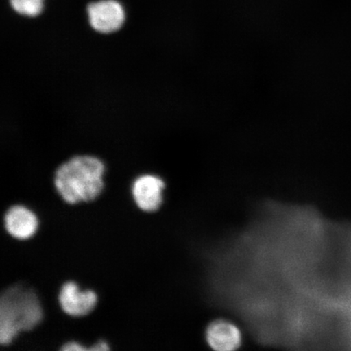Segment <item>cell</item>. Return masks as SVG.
Here are the masks:
<instances>
[{"label": "cell", "mask_w": 351, "mask_h": 351, "mask_svg": "<svg viewBox=\"0 0 351 351\" xmlns=\"http://www.w3.org/2000/svg\"><path fill=\"white\" fill-rule=\"evenodd\" d=\"M106 165L98 156L77 154L56 167L52 182L64 204H90L105 190Z\"/></svg>", "instance_id": "6da1fadb"}, {"label": "cell", "mask_w": 351, "mask_h": 351, "mask_svg": "<svg viewBox=\"0 0 351 351\" xmlns=\"http://www.w3.org/2000/svg\"><path fill=\"white\" fill-rule=\"evenodd\" d=\"M43 302L32 287L10 285L0 297V344L8 348L22 333L34 330L45 319Z\"/></svg>", "instance_id": "7a4b0ae2"}, {"label": "cell", "mask_w": 351, "mask_h": 351, "mask_svg": "<svg viewBox=\"0 0 351 351\" xmlns=\"http://www.w3.org/2000/svg\"><path fill=\"white\" fill-rule=\"evenodd\" d=\"M57 301L60 308L68 317H85L96 309L99 295L93 289H82L74 280H66L59 291Z\"/></svg>", "instance_id": "3957f363"}, {"label": "cell", "mask_w": 351, "mask_h": 351, "mask_svg": "<svg viewBox=\"0 0 351 351\" xmlns=\"http://www.w3.org/2000/svg\"><path fill=\"white\" fill-rule=\"evenodd\" d=\"M166 185L160 176L150 173L137 176L130 191L136 207L146 213H156L163 207Z\"/></svg>", "instance_id": "277c9868"}, {"label": "cell", "mask_w": 351, "mask_h": 351, "mask_svg": "<svg viewBox=\"0 0 351 351\" xmlns=\"http://www.w3.org/2000/svg\"><path fill=\"white\" fill-rule=\"evenodd\" d=\"M88 21L91 28L101 34L117 33L124 26V8L117 0H100L87 6Z\"/></svg>", "instance_id": "5b68a950"}, {"label": "cell", "mask_w": 351, "mask_h": 351, "mask_svg": "<svg viewBox=\"0 0 351 351\" xmlns=\"http://www.w3.org/2000/svg\"><path fill=\"white\" fill-rule=\"evenodd\" d=\"M4 229L12 239L24 241L36 235L40 219L38 214L28 206L12 204L3 215Z\"/></svg>", "instance_id": "8992f818"}, {"label": "cell", "mask_w": 351, "mask_h": 351, "mask_svg": "<svg viewBox=\"0 0 351 351\" xmlns=\"http://www.w3.org/2000/svg\"><path fill=\"white\" fill-rule=\"evenodd\" d=\"M206 339L213 350L232 351L241 343V332L238 326L226 319H217L210 323L206 330Z\"/></svg>", "instance_id": "52a82bcc"}, {"label": "cell", "mask_w": 351, "mask_h": 351, "mask_svg": "<svg viewBox=\"0 0 351 351\" xmlns=\"http://www.w3.org/2000/svg\"><path fill=\"white\" fill-rule=\"evenodd\" d=\"M44 0H10L12 10L19 15L34 19L41 14Z\"/></svg>", "instance_id": "ba28073f"}]
</instances>
